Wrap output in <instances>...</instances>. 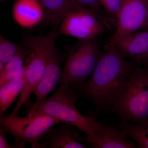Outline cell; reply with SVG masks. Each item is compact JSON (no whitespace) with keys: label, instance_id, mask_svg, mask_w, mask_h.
Instances as JSON below:
<instances>
[{"label":"cell","instance_id":"obj_1","mask_svg":"<svg viewBox=\"0 0 148 148\" xmlns=\"http://www.w3.org/2000/svg\"><path fill=\"white\" fill-rule=\"evenodd\" d=\"M139 63L127 61L108 43L93 73L79 85L84 95L100 108L110 109L124 90L130 75Z\"/></svg>","mask_w":148,"mask_h":148},{"label":"cell","instance_id":"obj_2","mask_svg":"<svg viewBox=\"0 0 148 148\" xmlns=\"http://www.w3.org/2000/svg\"><path fill=\"white\" fill-rule=\"evenodd\" d=\"M78 97L77 92L71 86L61 84L53 95L31 110L27 116L46 115L53 117L76 127L86 134L88 139H90L96 133L99 122L83 115L77 110L75 103Z\"/></svg>","mask_w":148,"mask_h":148},{"label":"cell","instance_id":"obj_3","mask_svg":"<svg viewBox=\"0 0 148 148\" xmlns=\"http://www.w3.org/2000/svg\"><path fill=\"white\" fill-rule=\"evenodd\" d=\"M110 110L119 116L121 121H148V67L137 65L123 91Z\"/></svg>","mask_w":148,"mask_h":148},{"label":"cell","instance_id":"obj_4","mask_svg":"<svg viewBox=\"0 0 148 148\" xmlns=\"http://www.w3.org/2000/svg\"><path fill=\"white\" fill-rule=\"evenodd\" d=\"M66 49L67 58L58 83L71 86L79 85L93 73L102 53L100 45L95 39L78 40Z\"/></svg>","mask_w":148,"mask_h":148},{"label":"cell","instance_id":"obj_5","mask_svg":"<svg viewBox=\"0 0 148 148\" xmlns=\"http://www.w3.org/2000/svg\"><path fill=\"white\" fill-rule=\"evenodd\" d=\"M61 122L55 118L46 115L20 117L12 113L0 116V130L12 135L15 143H28L33 148H42L40 140L51 127Z\"/></svg>","mask_w":148,"mask_h":148},{"label":"cell","instance_id":"obj_6","mask_svg":"<svg viewBox=\"0 0 148 148\" xmlns=\"http://www.w3.org/2000/svg\"><path fill=\"white\" fill-rule=\"evenodd\" d=\"M108 21L89 9L79 5L70 11L59 25V34L76 38L78 40H91L106 32Z\"/></svg>","mask_w":148,"mask_h":148},{"label":"cell","instance_id":"obj_7","mask_svg":"<svg viewBox=\"0 0 148 148\" xmlns=\"http://www.w3.org/2000/svg\"><path fill=\"white\" fill-rule=\"evenodd\" d=\"M148 29V0H122L116 29L109 43L123 35Z\"/></svg>","mask_w":148,"mask_h":148},{"label":"cell","instance_id":"obj_8","mask_svg":"<svg viewBox=\"0 0 148 148\" xmlns=\"http://www.w3.org/2000/svg\"><path fill=\"white\" fill-rule=\"evenodd\" d=\"M79 141L93 148H138L136 144L130 140L118 126L100 122L92 138L88 139L81 136Z\"/></svg>","mask_w":148,"mask_h":148},{"label":"cell","instance_id":"obj_9","mask_svg":"<svg viewBox=\"0 0 148 148\" xmlns=\"http://www.w3.org/2000/svg\"><path fill=\"white\" fill-rule=\"evenodd\" d=\"M124 58L140 63L148 58V31H140L123 35L111 43Z\"/></svg>","mask_w":148,"mask_h":148},{"label":"cell","instance_id":"obj_10","mask_svg":"<svg viewBox=\"0 0 148 148\" xmlns=\"http://www.w3.org/2000/svg\"><path fill=\"white\" fill-rule=\"evenodd\" d=\"M78 128L61 122L55 128H49L40 140L42 148H86L79 142L80 134Z\"/></svg>","mask_w":148,"mask_h":148},{"label":"cell","instance_id":"obj_11","mask_svg":"<svg viewBox=\"0 0 148 148\" xmlns=\"http://www.w3.org/2000/svg\"><path fill=\"white\" fill-rule=\"evenodd\" d=\"M61 59L56 46L51 51L48 58L44 74L40 81L35 88L34 93L36 101L31 110H34L46 99L59 82L62 70L61 68Z\"/></svg>","mask_w":148,"mask_h":148},{"label":"cell","instance_id":"obj_12","mask_svg":"<svg viewBox=\"0 0 148 148\" xmlns=\"http://www.w3.org/2000/svg\"><path fill=\"white\" fill-rule=\"evenodd\" d=\"M12 15L14 21L23 28H32L43 21V8L39 0H16Z\"/></svg>","mask_w":148,"mask_h":148},{"label":"cell","instance_id":"obj_13","mask_svg":"<svg viewBox=\"0 0 148 148\" xmlns=\"http://www.w3.org/2000/svg\"><path fill=\"white\" fill-rule=\"evenodd\" d=\"M44 11L43 21L48 24L59 26L66 14L81 5L74 0H39Z\"/></svg>","mask_w":148,"mask_h":148},{"label":"cell","instance_id":"obj_14","mask_svg":"<svg viewBox=\"0 0 148 148\" xmlns=\"http://www.w3.org/2000/svg\"><path fill=\"white\" fill-rule=\"evenodd\" d=\"M28 53L27 48L21 47L14 57L5 64L0 71V86L16 78L24 76V62Z\"/></svg>","mask_w":148,"mask_h":148},{"label":"cell","instance_id":"obj_15","mask_svg":"<svg viewBox=\"0 0 148 148\" xmlns=\"http://www.w3.org/2000/svg\"><path fill=\"white\" fill-rule=\"evenodd\" d=\"M24 83V76L18 77L0 86V116L11 106L21 93Z\"/></svg>","mask_w":148,"mask_h":148},{"label":"cell","instance_id":"obj_16","mask_svg":"<svg viewBox=\"0 0 148 148\" xmlns=\"http://www.w3.org/2000/svg\"><path fill=\"white\" fill-rule=\"evenodd\" d=\"M118 127L125 136L135 141L138 148H148V121L142 123L121 121Z\"/></svg>","mask_w":148,"mask_h":148},{"label":"cell","instance_id":"obj_17","mask_svg":"<svg viewBox=\"0 0 148 148\" xmlns=\"http://www.w3.org/2000/svg\"><path fill=\"white\" fill-rule=\"evenodd\" d=\"M21 47L11 42L1 35L0 63L5 65L14 57Z\"/></svg>","mask_w":148,"mask_h":148},{"label":"cell","instance_id":"obj_18","mask_svg":"<svg viewBox=\"0 0 148 148\" xmlns=\"http://www.w3.org/2000/svg\"><path fill=\"white\" fill-rule=\"evenodd\" d=\"M101 6L111 17L116 20L121 10L122 0H99Z\"/></svg>","mask_w":148,"mask_h":148},{"label":"cell","instance_id":"obj_19","mask_svg":"<svg viewBox=\"0 0 148 148\" xmlns=\"http://www.w3.org/2000/svg\"><path fill=\"white\" fill-rule=\"evenodd\" d=\"M77 3L89 9L107 21L102 14V8L99 0H74Z\"/></svg>","mask_w":148,"mask_h":148},{"label":"cell","instance_id":"obj_20","mask_svg":"<svg viewBox=\"0 0 148 148\" xmlns=\"http://www.w3.org/2000/svg\"><path fill=\"white\" fill-rule=\"evenodd\" d=\"M0 148H24L26 147V143H15L13 145H10L7 141L5 134L0 130Z\"/></svg>","mask_w":148,"mask_h":148},{"label":"cell","instance_id":"obj_21","mask_svg":"<svg viewBox=\"0 0 148 148\" xmlns=\"http://www.w3.org/2000/svg\"><path fill=\"white\" fill-rule=\"evenodd\" d=\"M142 62V64H143V65H145V66L148 67V58L147 59V60L142 61V62Z\"/></svg>","mask_w":148,"mask_h":148},{"label":"cell","instance_id":"obj_22","mask_svg":"<svg viewBox=\"0 0 148 148\" xmlns=\"http://www.w3.org/2000/svg\"><path fill=\"white\" fill-rule=\"evenodd\" d=\"M0 1H1V2L3 1H5V0H0Z\"/></svg>","mask_w":148,"mask_h":148}]
</instances>
